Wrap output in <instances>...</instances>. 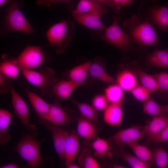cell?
I'll use <instances>...</instances> for the list:
<instances>
[{"instance_id":"obj_10","label":"cell","mask_w":168,"mask_h":168,"mask_svg":"<svg viewBox=\"0 0 168 168\" xmlns=\"http://www.w3.org/2000/svg\"><path fill=\"white\" fill-rule=\"evenodd\" d=\"M10 91L12 105L16 115L26 129L35 131L36 129L35 125L30 123L29 110L26 103L14 89L12 84Z\"/></svg>"},{"instance_id":"obj_27","label":"cell","mask_w":168,"mask_h":168,"mask_svg":"<svg viewBox=\"0 0 168 168\" xmlns=\"http://www.w3.org/2000/svg\"><path fill=\"white\" fill-rule=\"evenodd\" d=\"M127 146L140 160L151 165L153 164V152L147 147L140 144L138 142L129 144Z\"/></svg>"},{"instance_id":"obj_34","label":"cell","mask_w":168,"mask_h":168,"mask_svg":"<svg viewBox=\"0 0 168 168\" xmlns=\"http://www.w3.org/2000/svg\"><path fill=\"white\" fill-rule=\"evenodd\" d=\"M73 102L77 107L82 117L93 122L97 120V112L92 106L85 103L78 102L73 100Z\"/></svg>"},{"instance_id":"obj_20","label":"cell","mask_w":168,"mask_h":168,"mask_svg":"<svg viewBox=\"0 0 168 168\" xmlns=\"http://www.w3.org/2000/svg\"><path fill=\"white\" fill-rule=\"evenodd\" d=\"M21 70L15 58H11L7 54L2 55L0 61V73L9 78L15 79L18 77Z\"/></svg>"},{"instance_id":"obj_15","label":"cell","mask_w":168,"mask_h":168,"mask_svg":"<svg viewBox=\"0 0 168 168\" xmlns=\"http://www.w3.org/2000/svg\"><path fill=\"white\" fill-rule=\"evenodd\" d=\"M107 10L105 6L93 0H80L76 8L71 10V13H91L101 18Z\"/></svg>"},{"instance_id":"obj_26","label":"cell","mask_w":168,"mask_h":168,"mask_svg":"<svg viewBox=\"0 0 168 168\" xmlns=\"http://www.w3.org/2000/svg\"><path fill=\"white\" fill-rule=\"evenodd\" d=\"M147 61L151 66L168 69V49L155 50L148 55Z\"/></svg>"},{"instance_id":"obj_41","label":"cell","mask_w":168,"mask_h":168,"mask_svg":"<svg viewBox=\"0 0 168 168\" xmlns=\"http://www.w3.org/2000/svg\"><path fill=\"white\" fill-rule=\"evenodd\" d=\"M168 141V124L157 135L152 142L153 143L164 142Z\"/></svg>"},{"instance_id":"obj_5","label":"cell","mask_w":168,"mask_h":168,"mask_svg":"<svg viewBox=\"0 0 168 168\" xmlns=\"http://www.w3.org/2000/svg\"><path fill=\"white\" fill-rule=\"evenodd\" d=\"M75 23L63 20L51 26L46 36L49 44L54 46L56 53L62 54L69 44L72 36Z\"/></svg>"},{"instance_id":"obj_24","label":"cell","mask_w":168,"mask_h":168,"mask_svg":"<svg viewBox=\"0 0 168 168\" xmlns=\"http://www.w3.org/2000/svg\"><path fill=\"white\" fill-rule=\"evenodd\" d=\"M98 58L93 63H91L89 70V74L92 77L107 83H113L115 81V79L108 74L100 61Z\"/></svg>"},{"instance_id":"obj_23","label":"cell","mask_w":168,"mask_h":168,"mask_svg":"<svg viewBox=\"0 0 168 168\" xmlns=\"http://www.w3.org/2000/svg\"><path fill=\"white\" fill-rule=\"evenodd\" d=\"M114 148L112 153L117 157L121 158L128 163L133 168H149L151 165L144 162L126 152L124 148V145H117Z\"/></svg>"},{"instance_id":"obj_18","label":"cell","mask_w":168,"mask_h":168,"mask_svg":"<svg viewBox=\"0 0 168 168\" xmlns=\"http://www.w3.org/2000/svg\"><path fill=\"white\" fill-rule=\"evenodd\" d=\"M122 105L111 104L108 105L104 110L103 118L107 124L114 127H118L121 124L123 118Z\"/></svg>"},{"instance_id":"obj_40","label":"cell","mask_w":168,"mask_h":168,"mask_svg":"<svg viewBox=\"0 0 168 168\" xmlns=\"http://www.w3.org/2000/svg\"><path fill=\"white\" fill-rule=\"evenodd\" d=\"M11 82L9 78L0 73V92L5 94L10 91Z\"/></svg>"},{"instance_id":"obj_31","label":"cell","mask_w":168,"mask_h":168,"mask_svg":"<svg viewBox=\"0 0 168 168\" xmlns=\"http://www.w3.org/2000/svg\"><path fill=\"white\" fill-rule=\"evenodd\" d=\"M123 91L118 84H112L107 87L105 93L108 102L122 105L124 99Z\"/></svg>"},{"instance_id":"obj_11","label":"cell","mask_w":168,"mask_h":168,"mask_svg":"<svg viewBox=\"0 0 168 168\" xmlns=\"http://www.w3.org/2000/svg\"><path fill=\"white\" fill-rule=\"evenodd\" d=\"M45 127L51 132L53 138L54 144L62 165L64 162V154L65 143L69 133L58 126L50 123H45Z\"/></svg>"},{"instance_id":"obj_17","label":"cell","mask_w":168,"mask_h":168,"mask_svg":"<svg viewBox=\"0 0 168 168\" xmlns=\"http://www.w3.org/2000/svg\"><path fill=\"white\" fill-rule=\"evenodd\" d=\"M81 85L70 80H58L53 86L52 97L54 96L62 100L68 99L75 90Z\"/></svg>"},{"instance_id":"obj_38","label":"cell","mask_w":168,"mask_h":168,"mask_svg":"<svg viewBox=\"0 0 168 168\" xmlns=\"http://www.w3.org/2000/svg\"><path fill=\"white\" fill-rule=\"evenodd\" d=\"M108 101L105 96L102 95H98L93 98L92 104L93 107L98 111L104 110L108 105Z\"/></svg>"},{"instance_id":"obj_2","label":"cell","mask_w":168,"mask_h":168,"mask_svg":"<svg viewBox=\"0 0 168 168\" xmlns=\"http://www.w3.org/2000/svg\"><path fill=\"white\" fill-rule=\"evenodd\" d=\"M138 13L141 20L156 25L164 31H168V2L160 6L157 0H142Z\"/></svg>"},{"instance_id":"obj_32","label":"cell","mask_w":168,"mask_h":168,"mask_svg":"<svg viewBox=\"0 0 168 168\" xmlns=\"http://www.w3.org/2000/svg\"><path fill=\"white\" fill-rule=\"evenodd\" d=\"M136 72L142 86L150 93L159 90L158 85L154 75L147 73L140 69H137Z\"/></svg>"},{"instance_id":"obj_8","label":"cell","mask_w":168,"mask_h":168,"mask_svg":"<svg viewBox=\"0 0 168 168\" xmlns=\"http://www.w3.org/2000/svg\"><path fill=\"white\" fill-rule=\"evenodd\" d=\"M112 24L104 31L99 39L105 41L117 47L122 51L129 49L131 46L128 35L119 27V23L120 19L118 16L114 17Z\"/></svg>"},{"instance_id":"obj_22","label":"cell","mask_w":168,"mask_h":168,"mask_svg":"<svg viewBox=\"0 0 168 168\" xmlns=\"http://www.w3.org/2000/svg\"><path fill=\"white\" fill-rule=\"evenodd\" d=\"M91 142V147L94 151L95 157L103 159L112 157L113 154L110 151L111 141L109 140L97 137Z\"/></svg>"},{"instance_id":"obj_48","label":"cell","mask_w":168,"mask_h":168,"mask_svg":"<svg viewBox=\"0 0 168 168\" xmlns=\"http://www.w3.org/2000/svg\"><path fill=\"white\" fill-rule=\"evenodd\" d=\"M164 107L166 114H168V104L164 105Z\"/></svg>"},{"instance_id":"obj_16","label":"cell","mask_w":168,"mask_h":168,"mask_svg":"<svg viewBox=\"0 0 168 168\" xmlns=\"http://www.w3.org/2000/svg\"><path fill=\"white\" fill-rule=\"evenodd\" d=\"M153 117L152 119L145 126L146 144L152 142L162 129L168 124V117L166 115Z\"/></svg>"},{"instance_id":"obj_4","label":"cell","mask_w":168,"mask_h":168,"mask_svg":"<svg viewBox=\"0 0 168 168\" xmlns=\"http://www.w3.org/2000/svg\"><path fill=\"white\" fill-rule=\"evenodd\" d=\"M21 72L29 83L39 89L42 96L52 97L53 86L58 80L53 69L48 67L39 71L22 69Z\"/></svg>"},{"instance_id":"obj_3","label":"cell","mask_w":168,"mask_h":168,"mask_svg":"<svg viewBox=\"0 0 168 168\" xmlns=\"http://www.w3.org/2000/svg\"><path fill=\"white\" fill-rule=\"evenodd\" d=\"M24 0H8L4 21L9 32L20 31L30 35L35 30L21 11Z\"/></svg>"},{"instance_id":"obj_39","label":"cell","mask_w":168,"mask_h":168,"mask_svg":"<svg viewBox=\"0 0 168 168\" xmlns=\"http://www.w3.org/2000/svg\"><path fill=\"white\" fill-rule=\"evenodd\" d=\"M63 2L68 4L69 6L73 7L74 5L71 0H36V3L39 6H43L49 8L52 5L55 4L57 2Z\"/></svg>"},{"instance_id":"obj_12","label":"cell","mask_w":168,"mask_h":168,"mask_svg":"<svg viewBox=\"0 0 168 168\" xmlns=\"http://www.w3.org/2000/svg\"><path fill=\"white\" fill-rule=\"evenodd\" d=\"M80 148L79 135L75 132L69 133L66 140L64 154V163L66 167L74 163Z\"/></svg>"},{"instance_id":"obj_45","label":"cell","mask_w":168,"mask_h":168,"mask_svg":"<svg viewBox=\"0 0 168 168\" xmlns=\"http://www.w3.org/2000/svg\"><path fill=\"white\" fill-rule=\"evenodd\" d=\"M81 167L78 165L75 164L74 163L69 165L67 168H80Z\"/></svg>"},{"instance_id":"obj_33","label":"cell","mask_w":168,"mask_h":168,"mask_svg":"<svg viewBox=\"0 0 168 168\" xmlns=\"http://www.w3.org/2000/svg\"><path fill=\"white\" fill-rule=\"evenodd\" d=\"M143 110L146 114L153 117L166 115L164 105L157 103L152 97L143 103Z\"/></svg>"},{"instance_id":"obj_30","label":"cell","mask_w":168,"mask_h":168,"mask_svg":"<svg viewBox=\"0 0 168 168\" xmlns=\"http://www.w3.org/2000/svg\"><path fill=\"white\" fill-rule=\"evenodd\" d=\"M90 147H85L82 149L77 156L79 165L84 168H99L100 165L91 154Z\"/></svg>"},{"instance_id":"obj_1","label":"cell","mask_w":168,"mask_h":168,"mask_svg":"<svg viewBox=\"0 0 168 168\" xmlns=\"http://www.w3.org/2000/svg\"><path fill=\"white\" fill-rule=\"evenodd\" d=\"M123 26L129 32V41L142 47L156 46L159 42L157 34L152 25L141 20L138 15L123 21Z\"/></svg>"},{"instance_id":"obj_46","label":"cell","mask_w":168,"mask_h":168,"mask_svg":"<svg viewBox=\"0 0 168 168\" xmlns=\"http://www.w3.org/2000/svg\"><path fill=\"white\" fill-rule=\"evenodd\" d=\"M8 0H0V6L2 7L6 3H7Z\"/></svg>"},{"instance_id":"obj_36","label":"cell","mask_w":168,"mask_h":168,"mask_svg":"<svg viewBox=\"0 0 168 168\" xmlns=\"http://www.w3.org/2000/svg\"><path fill=\"white\" fill-rule=\"evenodd\" d=\"M130 92L135 98L143 103L150 98L151 93L142 86L138 85Z\"/></svg>"},{"instance_id":"obj_7","label":"cell","mask_w":168,"mask_h":168,"mask_svg":"<svg viewBox=\"0 0 168 168\" xmlns=\"http://www.w3.org/2000/svg\"><path fill=\"white\" fill-rule=\"evenodd\" d=\"M42 46L28 45L15 58L21 69H34L49 59V56L43 51Z\"/></svg>"},{"instance_id":"obj_21","label":"cell","mask_w":168,"mask_h":168,"mask_svg":"<svg viewBox=\"0 0 168 168\" xmlns=\"http://www.w3.org/2000/svg\"><path fill=\"white\" fill-rule=\"evenodd\" d=\"M77 132L79 136L90 142L97 137V130L93 122L82 117L78 120Z\"/></svg>"},{"instance_id":"obj_14","label":"cell","mask_w":168,"mask_h":168,"mask_svg":"<svg viewBox=\"0 0 168 168\" xmlns=\"http://www.w3.org/2000/svg\"><path fill=\"white\" fill-rule=\"evenodd\" d=\"M28 98L38 116L47 121L50 104H49L35 92L24 87Z\"/></svg>"},{"instance_id":"obj_44","label":"cell","mask_w":168,"mask_h":168,"mask_svg":"<svg viewBox=\"0 0 168 168\" xmlns=\"http://www.w3.org/2000/svg\"><path fill=\"white\" fill-rule=\"evenodd\" d=\"M0 167L1 168H17L19 167V166L16 163H10L2 166Z\"/></svg>"},{"instance_id":"obj_37","label":"cell","mask_w":168,"mask_h":168,"mask_svg":"<svg viewBox=\"0 0 168 168\" xmlns=\"http://www.w3.org/2000/svg\"><path fill=\"white\" fill-rule=\"evenodd\" d=\"M159 87V90L168 91V73L162 72L154 75Z\"/></svg>"},{"instance_id":"obj_6","label":"cell","mask_w":168,"mask_h":168,"mask_svg":"<svg viewBox=\"0 0 168 168\" xmlns=\"http://www.w3.org/2000/svg\"><path fill=\"white\" fill-rule=\"evenodd\" d=\"M35 138L34 135L27 134L20 140L15 149L32 168L39 167L43 163L39 148L43 140H38Z\"/></svg>"},{"instance_id":"obj_13","label":"cell","mask_w":168,"mask_h":168,"mask_svg":"<svg viewBox=\"0 0 168 168\" xmlns=\"http://www.w3.org/2000/svg\"><path fill=\"white\" fill-rule=\"evenodd\" d=\"M58 99L55 98L54 102L50 104L47 121L56 126H64L69 122V117Z\"/></svg>"},{"instance_id":"obj_29","label":"cell","mask_w":168,"mask_h":168,"mask_svg":"<svg viewBox=\"0 0 168 168\" xmlns=\"http://www.w3.org/2000/svg\"><path fill=\"white\" fill-rule=\"evenodd\" d=\"M91 61L76 66L70 70L68 73L69 80L79 83L81 85L84 83L89 73Z\"/></svg>"},{"instance_id":"obj_25","label":"cell","mask_w":168,"mask_h":168,"mask_svg":"<svg viewBox=\"0 0 168 168\" xmlns=\"http://www.w3.org/2000/svg\"><path fill=\"white\" fill-rule=\"evenodd\" d=\"M116 81L123 90L127 91H130L138 85L135 75L128 70L121 72L117 76Z\"/></svg>"},{"instance_id":"obj_42","label":"cell","mask_w":168,"mask_h":168,"mask_svg":"<svg viewBox=\"0 0 168 168\" xmlns=\"http://www.w3.org/2000/svg\"><path fill=\"white\" fill-rule=\"evenodd\" d=\"M103 4L106 5L110 7L116 14L120 12V9L116 5L114 0H93Z\"/></svg>"},{"instance_id":"obj_43","label":"cell","mask_w":168,"mask_h":168,"mask_svg":"<svg viewBox=\"0 0 168 168\" xmlns=\"http://www.w3.org/2000/svg\"><path fill=\"white\" fill-rule=\"evenodd\" d=\"M117 6L120 9V5L125 6L132 3L133 0H114Z\"/></svg>"},{"instance_id":"obj_47","label":"cell","mask_w":168,"mask_h":168,"mask_svg":"<svg viewBox=\"0 0 168 168\" xmlns=\"http://www.w3.org/2000/svg\"><path fill=\"white\" fill-rule=\"evenodd\" d=\"M112 168H125L124 166L119 165L118 164H115L112 166Z\"/></svg>"},{"instance_id":"obj_9","label":"cell","mask_w":168,"mask_h":168,"mask_svg":"<svg viewBox=\"0 0 168 168\" xmlns=\"http://www.w3.org/2000/svg\"><path fill=\"white\" fill-rule=\"evenodd\" d=\"M146 136L145 126L135 125L119 131L110 137L109 140L117 145H127L138 142Z\"/></svg>"},{"instance_id":"obj_28","label":"cell","mask_w":168,"mask_h":168,"mask_svg":"<svg viewBox=\"0 0 168 168\" xmlns=\"http://www.w3.org/2000/svg\"><path fill=\"white\" fill-rule=\"evenodd\" d=\"M12 114L4 109H0V144L4 145L7 143L11 138L7 130L11 122Z\"/></svg>"},{"instance_id":"obj_19","label":"cell","mask_w":168,"mask_h":168,"mask_svg":"<svg viewBox=\"0 0 168 168\" xmlns=\"http://www.w3.org/2000/svg\"><path fill=\"white\" fill-rule=\"evenodd\" d=\"M75 20L80 23L96 30H104L106 27L102 23L100 17L91 13H71Z\"/></svg>"},{"instance_id":"obj_35","label":"cell","mask_w":168,"mask_h":168,"mask_svg":"<svg viewBox=\"0 0 168 168\" xmlns=\"http://www.w3.org/2000/svg\"><path fill=\"white\" fill-rule=\"evenodd\" d=\"M153 164L158 168H166L168 167V154L161 147H156L153 152Z\"/></svg>"}]
</instances>
